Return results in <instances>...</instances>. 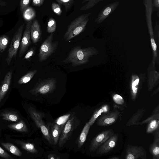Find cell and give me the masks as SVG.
Returning a JSON list of instances; mask_svg holds the SVG:
<instances>
[{"label": "cell", "instance_id": "1", "mask_svg": "<svg viewBox=\"0 0 159 159\" xmlns=\"http://www.w3.org/2000/svg\"><path fill=\"white\" fill-rule=\"evenodd\" d=\"M95 53L93 48H82L80 46L72 48L67 57L63 61L64 63H71L74 67L85 64L89 61V58Z\"/></svg>", "mask_w": 159, "mask_h": 159}, {"label": "cell", "instance_id": "2", "mask_svg": "<svg viewBox=\"0 0 159 159\" xmlns=\"http://www.w3.org/2000/svg\"><path fill=\"white\" fill-rule=\"evenodd\" d=\"M91 15V13L81 15L71 22L64 35L63 39L65 41L73 39L84 31Z\"/></svg>", "mask_w": 159, "mask_h": 159}, {"label": "cell", "instance_id": "3", "mask_svg": "<svg viewBox=\"0 0 159 159\" xmlns=\"http://www.w3.org/2000/svg\"><path fill=\"white\" fill-rule=\"evenodd\" d=\"M80 120L77 117L75 113L71 115L66 123L58 140L60 147H62L70 138L74 131L80 124Z\"/></svg>", "mask_w": 159, "mask_h": 159}, {"label": "cell", "instance_id": "4", "mask_svg": "<svg viewBox=\"0 0 159 159\" xmlns=\"http://www.w3.org/2000/svg\"><path fill=\"white\" fill-rule=\"evenodd\" d=\"M55 78H48L37 82L29 92L33 95H48L52 93L57 87Z\"/></svg>", "mask_w": 159, "mask_h": 159}, {"label": "cell", "instance_id": "5", "mask_svg": "<svg viewBox=\"0 0 159 159\" xmlns=\"http://www.w3.org/2000/svg\"><path fill=\"white\" fill-rule=\"evenodd\" d=\"M54 34V33H51L41 45L38 54L39 62H42L47 59L58 48L59 41L53 42Z\"/></svg>", "mask_w": 159, "mask_h": 159}, {"label": "cell", "instance_id": "6", "mask_svg": "<svg viewBox=\"0 0 159 159\" xmlns=\"http://www.w3.org/2000/svg\"><path fill=\"white\" fill-rule=\"evenodd\" d=\"M28 111L32 119L37 126L40 129L44 137L50 144H53L48 127L43 120V118L45 116L44 114L31 107L28 108Z\"/></svg>", "mask_w": 159, "mask_h": 159}, {"label": "cell", "instance_id": "7", "mask_svg": "<svg viewBox=\"0 0 159 159\" xmlns=\"http://www.w3.org/2000/svg\"><path fill=\"white\" fill-rule=\"evenodd\" d=\"M24 24H22L15 33L11 41L9 48L7 57L5 60L8 65H9L11 60L16 56L19 48Z\"/></svg>", "mask_w": 159, "mask_h": 159}, {"label": "cell", "instance_id": "8", "mask_svg": "<svg viewBox=\"0 0 159 159\" xmlns=\"http://www.w3.org/2000/svg\"><path fill=\"white\" fill-rule=\"evenodd\" d=\"M123 114L118 110L113 107L112 111L103 113L97 119L96 124L100 126H109L113 124L120 117L121 120Z\"/></svg>", "mask_w": 159, "mask_h": 159}, {"label": "cell", "instance_id": "9", "mask_svg": "<svg viewBox=\"0 0 159 159\" xmlns=\"http://www.w3.org/2000/svg\"><path fill=\"white\" fill-rule=\"evenodd\" d=\"M115 134L112 129H106L101 131L92 139L89 145L90 152H94L109 138Z\"/></svg>", "mask_w": 159, "mask_h": 159}, {"label": "cell", "instance_id": "10", "mask_svg": "<svg viewBox=\"0 0 159 159\" xmlns=\"http://www.w3.org/2000/svg\"><path fill=\"white\" fill-rule=\"evenodd\" d=\"M125 152L126 159H147V152L142 146L128 144Z\"/></svg>", "mask_w": 159, "mask_h": 159}, {"label": "cell", "instance_id": "11", "mask_svg": "<svg viewBox=\"0 0 159 159\" xmlns=\"http://www.w3.org/2000/svg\"><path fill=\"white\" fill-rule=\"evenodd\" d=\"M32 23L30 20L26 24L19 47V56L20 58L23 56L31 44L30 30Z\"/></svg>", "mask_w": 159, "mask_h": 159}, {"label": "cell", "instance_id": "12", "mask_svg": "<svg viewBox=\"0 0 159 159\" xmlns=\"http://www.w3.org/2000/svg\"><path fill=\"white\" fill-rule=\"evenodd\" d=\"M118 134H114L96 150V153L100 155H104L112 150L116 146L118 140Z\"/></svg>", "mask_w": 159, "mask_h": 159}, {"label": "cell", "instance_id": "13", "mask_svg": "<svg viewBox=\"0 0 159 159\" xmlns=\"http://www.w3.org/2000/svg\"><path fill=\"white\" fill-rule=\"evenodd\" d=\"M119 3V1H116L106 5L99 12L95 22L97 24L102 22L115 11Z\"/></svg>", "mask_w": 159, "mask_h": 159}, {"label": "cell", "instance_id": "14", "mask_svg": "<svg viewBox=\"0 0 159 159\" xmlns=\"http://www.w3.org/2000/svg\"><path fill=\"white\" fill-rule=\"evenodd\" d=\"M65 124L58 125L54 122L47 124L53 145H56L58 143Z\"/></svg>", "mask_w": 159, "mask_h": 159}, {"label": "cell", "instance_id": "15", "mask_svg": "<svg viewBox=\"0 0 159 159\" xmlns=\"http://www.w3.org/2000/svg\"><path fill=\"white\" fill-rule=\"evenodd\" d=\"M30 35L34 43H36L41 40V30L39 22L36 19L33 21L31 25Z\"/></svg>", "mask_w": 159, "mask_h": 159}, {"label": "cell", "instance_id": "16", "mask_svg": "<svg viewBox=\"0 0 159 159\" xmlns=\"http://www.w3.org/2000/svg\"><path fill=\"white\" fill-rule=\"evenodd\" d=\"M12 72L10 70L5 75L0 85V102L7 92L10 85Z\"/></svg>", "mask_w": 159, "mask_h": 159}, {"label": "cell", "instance_id": "17", "mask_svg": "<svg viewBox=\"0 0 159 159\" xmlns=\"http://www.w3.org/2000/svg\"><path fill=\"white\" fill-rule=\"evenodd\" d=\"M154 133V139L149 148L153 159H159V129Z\"/></svg>", "mask_w": 159, "mask_h": 159}, {"label": "cell", "instance_id": "18", "mask_svg": "<svg viewBox=\"0 0 159 159\" xmlns=\"http://www.w3.org/2000/svg\"><path fill=\"white\" fill-rule=\"evenodd\" d=\"M110 111V107L107 104H104L96 108L88 123L91 126L95 122L97 119L103 113L108 112Z\"/></svg>", "mask_w": 159, "mask_h": 159}, {"label": "cell", "instance_id": "19", "mask_svg": "<svg viewBox=\"0 0 159 159\" xmlns=\"http://www.w3.org/2000/svg\"><path fill=\"white\" fill-rule=\"evenodd\" d=\"M145 111L144 108H141L138 110L127 121L126 126H129L137 125V123L139 122L140 120L144 115Z\"/></svg>", "mask_w": 159, "mask_h": 159}, {"label": "cell", "instance_id": "20", "mask_svg": "<svg viewBox=\"0 0 159 159\" xmlns=\"http://www.w3.org/2000/svg\"><path fill=\"white\" fill-rule=\"evenodd\" d=\"M91 126L87 122L84 126L77 143L78 149L80 148L85 141Z\"/></svg>", "mask_w": 159, "mask_h": 159}, {"label": "cell", "instance_id": "21", "mask_svg": "<svg viewBox=\"0 0 159 159\" xmlns=\"http://www.w3.org/2000/svg\"><path fill=\"white\" fill-rule=\"evenodd\" d=\"M2 119L9 121L16 122L19 119L18 115L14 112L8 111H5L1 114Z\"/></svg>", "mask_w": 159, "mask_h": 159}, {"label": "cell", "instance_id": "22", "mask_svg": "<svg viewBox=\"0 0 159 159\" xmlns=\"http://www.w3.org/2000/svg\"><path fill=\"white\" fill-rule=\"evenodd\" d=\"M1 145L7 150L15 155L20 157L22 153L19 148L13 144L10 143H2Z\"/></svg>", "mask_w": 159, "mask_h": 159}, {"label": "cell", "instance_id": "23", "mask_svg": "<svg viewBox=\"0 0 159 159\" xmlns=\"http://www.w3.org/2000/svg\"><path fill=\"white\" fill-rule=\"evenodd\" d=\"M10 128L22 132H26L28 131V128L24 121L22 120L18 122L8 125Z\"/></svg>", "mask_w": 159, "mask_h": 159}, {"label": "cell", "instance_id": "24", "mask_svg": "<svg viewBox=\"0 0 159 159\" xmlns=\"http://www.w3.org/2000/svg\"><path fill=\"white\" fill-rule=\"evenodd\" d=\"M147 123L146 132L148 134L152 133L159 129V119L152 120Z\"/></svg>", "mask_w": 159, "mask_h": 159}, {"label": "cell", "instance_id": "25", "mask_svg": "<svg viewBox=\"0 0 159 159\" xmlns=\"http://www.w3.org/2000/svg\"><path fill=\"white\" fill-rule=\"evenodd\" d=\"M154 119H159V105L158 104L153 111L151 115L146 119L139 122L137 125H142L147 123L151 120Z\"/></svg>", "mask_w": 159, "mask_h": 159}, {"label": "cell", "instance_id": "26", "mask_svg": "<svg viewBox=\"0 0 159 159\" xmlns=\"http://www.w3.org/2000/svg\"><path fill=\"white\" fill-rule=\"evenodd\" d=\"M139 79L137 78L132 81L131 87V99L133 101H135L138 96V84Z\"/></svg>", "mask_w": 159, "mask_h": 159}, {"label": "cell", "instance_id": "27", "mask_svg": "<svg viewBox=\"0 0 159 159\" xmlns=\"http://www.w3.org/2000/svg\"><path fill=\"white\" fill-rule=\"evenodd\" d=\"M37 72L36 70H34L27 73L20 78L18 81L19 84H26L30 81Z\"/></svg>", "mask_w": 159, "mask_h": 159}, {"label": "cell", "instance_id": "28", "mask_svg": "<svg viewBox=\"0 0 159 159\" xmlns=\"http://www.w3.org/2000/svg\"><path fill=\"white\" fill-rule=\"evenodd\" d=\"M103 0H83L82 3L85 4L81 7L80 10L84 11L90 9Z\"/></svg>", "mask_w": 159, "mask_h": 159}, {"label": "cell", "instance_id": "29", "mask_svg": "<svg viewBox=\"0 0 159 159\" xmlns=\"http://www.w3.org/2000/svg\"><path fill=\"white\" fill-rule=\"evenodd\" d=\"M20 144L24 149L30 152L36 153L38 152L34 144L32 143L21 142Z\"/></svg>", "mask_w": 159, "mask_h": 159}, {"label": "cell", "instance_id": "30", "mask_svg": "<svg viewBox=\"0 0 159 159\" xmlns=\"http://www.w3.org/2000/svg\"><path fill=\"white\" fill-rule=\"evenodd\" d=\"M9 41L8 36L6 35L0 36V52L3 53L7 48Z\"/></svg>", "mask_w": 159, "mask_h": 159}, {"label": "cell", "instance_id": "31", "mask_svg": "<svg viewBox=\"0 0 159 159\" xmlns=\"http://www.w3.org/2000/svg\"><path fill=\"white\" fill-rule=\"evenodd\" d=\"M23 12L24 17L26 20L30 21L35 16L34 10L31 7H28Z\"/></svg>", "mask_w": 159, "mask_h": 159}, {"label": "cell", "instance_id": "32", "mask_svg": "<svg viewBox=\"0 0 159 159\" xmlns=\"http://www.w3.org/2000/svg\"><path fill=\"white\" fill-rule=\"evenodd\" d=\"M112 98L116 104L124 107H127L126 102L124 99L120 95L116 94H114L112 95Z\"/></svg>", "mask_w": 159, "mask_h": 159}, {"label": "cell", "instance_id": "33", "mask_svg": "<svg viewBox=\"0 0 159 159\" xmlns=\"http://www.w3.org/2000/svg\"><path fill=\"white\" fill-rule=\"evenodd\" d=\"M57 23L55 20L52 18H50L48 21L47 31L48 33H53L56 30Z\"/></svg>", "mask_w": 159, "mask_h": 159}, {"label": "cell", "instance_id": "34", "mask_svg": "<svg viewBox=\"0 0 159 159\" xmlns=\"http://www.w3.org/2000/svg\"><path fill=\"white\" fill-rule=\"evenodd\" d=\"M71 115V113H69L60 116L55 120L54 122L58 125L65 124L69 119Z\"/></svg>", "mask_w": 159, "mask_h": 159}, {"label": "cell", "instance_id": "35", "mask_svg": "<svg viewBox=\"0 0 159 159\" xmlns=\"http://www.w3.org/2000/svg\"><path fill=\"white\" fill-rule=\"evenodd\" d=\"M60 4L64 6L66 11L69 10L74 2V0H55Z\"/></svg>", "mask_w": 159, "mask_h": 159}, {"label": "cell", "instance_id": "36", "mask_svg": "<svg viewBox=\"0 0 159 159\" xmlns=\"http://www.w3.org/2000/svg\"><path fill=\"white\" fill-rule=\"evenodd\" d=\"M36 47L31 48L27 52L26 54L23 58V59L26 60L30 61L32 57L34 55L36 50Z\"/></svg>", "mask_w": 159, "mask_h": 159}, {"label": "cell", "instance_id": "37", "mask_svg": "<svg viewBox=\"0 0 159 159\" xmlns=\"http://www.w3.org/2000/svg\"><path fill=\"white\" fill-rule=\"evenodd\" d=\"M51 7L53 12L57 15L60 16L62 13V10L60 6L58 4L52 2Z\"/></svg>", "mask_w": 159, "mask_h": 159}, {"label": "cell", "instance_id": "38", "mask_svg": "<svg viewBox=\"0 0 159 159\" xmlns=\"http://www.w3.org/2000/svg\"><path fill=\"white\" fill-rule=\"evenodd\" d=\"M31 0H20V9L21 12H23L28 7Z\"/></svg>", "mask_w": 159, "mask_h": 159}, {"label": "cell", "instance_id": "39", "mask_svg": "<svg viewBox=\"0 0 159 159\" xmlns=\"http://www.w3.org/2000/svg\"><path fill=\"white\" fill-rule=\"evenodd\" d=\"M0 157L6 159H13L11 156L9 155L0 147Z\"/></svg>", "mask_w": 159, "mask_h": 159}, {"label": "cell", "instance_id": "40", "mask_svg": "<svg viewBox=\"0 0 159 159\" xmlns=\"http://www.w3.org/2000/svg\"><path fill=\"white\" fill-rule=\"evenodd\" d=\"M152 3L154 10L157 11V15L159 17V0H152Z\"/></svg>", "mask_w": 159, "mask_h": 159}, {"label": "cell", "instance_id": "41", "mask_svg": "<svg viewBox=\"0 0 159 159\" xmlns=\"http://www.w3.org/2000/svg\"><path fill=\"white\" fill-rule=\"evenodd\" d=\"M45 0H32V5L34 6H39L43 3Z\"/></svg>", "mask_w": 159, "mask_h": 159}, {"label": "cell", "instance_id": "42", "mask_svg": "<svg viewBox=\"0 0 159 159\" xmlns=\"http://www.w3.org/2000/svg\"><path fill=\"white\" fill-rule=\"evenodd\" d=\"M47 158L48 159H60V156L54 154H50L47 156Z\"/></svg>", "mask_w": 159, "mask_h": 159}, {"label": "cell", "instance_id": "43", "mask_svg": "<svg viewBox=\"0 0 159 159\" xmlns=\"http://www.w3.org/2000/svg\"><path fill=\"white\" fill-rule=\"evenodd\" d=\"M151 45L154 51H156L157 49V45L153 39L152 38L151 39Z\"/></svg>", "mask_w": 159, "mask_h": 159}, {"label": "cell", "instance_id": "44", "mask_svg": "<svg viewBox=\"0 0 159 159\" xmlns=\"http://www.w3.org/2000/svg\"><path fill=\"white\" fill-rule=\"evenodd\" d=\"M113 107L115 108L120 111H122L124 110V107L120 106H119L116 104L114 103L113 105Z\"/></svg>", "mask_w": 159, "mask_h": 159}, {"label": "cell", "instance_id": "45", "mask_svg": "<svg viewBox=\"0 0 159 159\" xmlns=\"http://www.w3.org/2000/svg\"><path fill=\"white\" fill-rule=\"evenodd\" d=\"M109 159H120V157L118 156H111V157L108 158Z\"/></svg>", "mask_w": 159, "mask_h": 159}]
</instances>
